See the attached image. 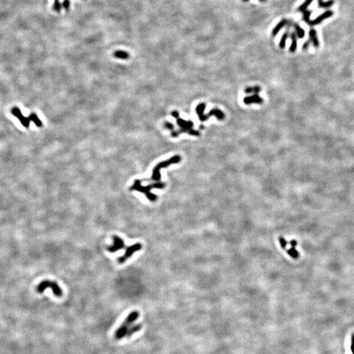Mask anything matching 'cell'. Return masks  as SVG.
<instances>
[{
    "instance_id": "cell-10",
    "label": "cell",
    "mask_w": 354,
    "mask_h": 354,
    "mask_svg": "<svg viewBox=\"0 0 354 354\" xmlns=\"http://www.w3.org/2000/svg\"><path fill=\"white\" fill-rule=\"evenodd\" d=\"M243 102L246 104H251L252 103L261 104L263 103V99L259 96L258 94H255L250 96H247L243 99Z\"/></svg>"
},
{
    "instance_id": "cell-23",
    "label": "cell",
    "mask_w": 354,
    "mask_h": 354,
    "mask_svg": "<svg viewBox=\"0 0 354 354\" xmlns=\"http://www.w3.org/2000/svg\"><path fill=\"white\" fill-rule=\"evenodd\" d=\"M287 253H288L290 256L293 257V259H298V256H299L298 252L295 249V247H292V248L289 249L287 251Z\"/></svg>"
},
{
    "instance_id": "cell-16",
    "label": "cell",
    "mask_w": 354,
    "mask_h": 354,
    "mask_svg": "<svg viewBox=\"0 0 354 354\" xmlns=\"http://www.w3.org/2000/svg\"><path fill=\"white\" fill-rule=\"evenodd\" d=\"M114 56L115 58H117V59H119L127 60L129 59V54L126 51H122V50H118V51H115L114 53Z\"/></svg>"
},
{
    "instance_id": "cell-34",
    "label": "cell",
    "mask_w": 354,
    "mask_h": 354,
    "mask_svg": "<svg viewBox=\"0 0 354 354\" xmlns=\"http://www.w3.org/2000/svg\"><path fill=\"white\" fill-rule=\"evenodd\" d=\"M204 127H203V125H200V129H203Z\"/></svg>"
},
{
    "instance_id": "cell-12",
    "label": "cell",
    "mask_w": 354,
    "mask_h": 354,
    "mask_svg": "<svg viewBox=\"0 0 354 354\" xmlns=\"http://www.w3.org/2000/svg\"><path fill=\"white\" fill-rule=\"evenodd\" d=\"M309 40L310 41H312V43H313V46L316 47V48H318L319 46V40L317 38V33L316 31L314 30V29H311V30H309Z\"/></svg>"
},
{
    "instance_id": "cell-24",
    "label": "cell",
    "mask_w": 354,
    "mask_h": 354,
    "mask_svg": "<svg viewBox=\"0 0 354 354\" xmlns=\"http://www.w3.org/2000/svg\"><path fill=\"white\" fill-rule=\"evenodd\" d=\"M303 13H304V16H303L304 21L305 22H306L307 24H308V23L309 22V21H310L309 17H310V15H311L312 11H305L303 12Z\"/></svg>"
},
{
    "instance_id": "cell-3",
    "label": "cell",
    "mask_w": 354,
    "mask_h": 354,
    "mask_svg": "<svg viewBox=\"0 0 354 354\" xmlns=\"http://www.w3.org/2000/svg\"><path fill=\"white\" fill-rule=\"evenodd\" d=\"M205 106L206 105L205 103H201L199 104L196 108V111L198 115L199 119H200L201 122H205V120L208 119L212 115L216 116V118L220 120H222L225 118L224 113L219 109H212L209 111V113L208 114L205 115L203 114V112H204Z\"/></svg>"
},
{
    "instance_id": "cell-7",
    "label": "cell",
    "mask_w": 354,
    "mask_h": 354,
    "mask_svg": "<svg viewBox=\"0 0 354 354\" xmlns=\"http://www.w3.org/2000/svg\"><path fill=\"white\" fill-rule=\"evenodd\" d=\"M112 239L114 241V244L110 245L107 247V250L111 253H114L125 248L124 241L118 235H113Z\"/></svg>"
},
{
    "instance_id": "cell-26",
    "label": "cell",
    "mask_w": 354,
    "mask_h": 354,
    "mask_svg": "<svg viewBox=\"0 0 354 354\" xmlns=\"http://www.w3.org/2000/svg\"><path fill=\"white\" fill-rule=\"evenodd\" d=\"M279 243H280L281 247H282L283 249L286 248V246H287V241H286V240L283 238V237H279Z\"/></svg>"
},
{
    "instance_id": "cell-21",
    "label": "cell",
    "mask_w": 354,
    "mask_h": 354,
    "mask_svg": "<svg viewBox=\"0 0 354 354\" xmlns=\"http://www.w3.org/2000/svg\"><path fill=\"white\" fill-rule=\"evenodd\" d=\"M313 0H305V2L299 7L298 11L300 12H304L305 11H306L307 8L313 2Z\"/></svg>"
},
{
    "instance_id": "cell-19",
    "label": "cell",
    "mask_w": 354,
    "mask_h": 354,
    "mask_svg": "<svg viewBox=\"0 0 354 354\" xmlns=\"http://www.w3.org/2000/svg\"><path fill=\"white\" fill-rule=\"evenodd\" d=\"M30 119H31L32 122H33V123H34L36 125L37 127H42V125H43V124H42L41 121L40 119V118H39L37 117V115L36 114H33V113L32 114L30 115Z\"/></svg>"
},
{
    "instance_id": "cell-4",
    "label": "cell",
    "mask_w": 354,
    "mask_h": 354,
    "mask_svg": "<svg viewBox=\"0 0 354 354\" xmlns=\"http://www.w3.org/2000/svg\"><path fill=\"white\" fill-rule=\"evenodd\" d=\"M181 161V158L180 156H174L171 159H169L167 161H164L161 163H159L153 169L152 176L151 178V180L155 181H159L161 179V174H160V170L161 169L167 167L171 165L178 163Z\"/></svg>"
},
{
    "instance_id": "cell-33",
    "label": "cell",
    "mask_w": 354,
    "mask_h": 354,
    "mask_svg": "<svg viewBox=\"0 0 354 354\" xmlns=\"http://www.w3.org/2000/svg\"><path fill=\"white\" fill-rule=\"evenodd\" d=\"M243 2H248L249 0H243ZM259 1L261 2H264L266 1V0H259Z\"/></svg>"
},
{
    "instance_id": "cell-13",
    "label": "cell",
    "mask_w": 354,
    "mask_h": 354,
    "mask_svg": "<svg viewBox=\"0 0 354 354\" xmlns=\"http://www.w3.org/2000/svg\"><path fill=\"white\" fill-rule=\"evenodd\" d=\"M288 24V21L287 20H285V19H283V20L281 21L277 25H276L274 28L272 30V36H275L278 34L279 33V32L285 26L287 25Z\"/></svg>"
},
{
    "instance_id": "cell-28",
    "label": "cell",
    "mask_w": 354,
    "mask_h": 354,
    "mask_svg": "<svg viewBox=\"0 0 354 354\" xmlns=\"http://www.w3.org/2000/svg\"><path fill=\"white\" fill-rule=\"evenodd\" d=\"M63 6H64L66 10H68L70 6V2L69 0H64V2H63Z\"/></svg>"
},
{
    "instance_id": "cell-8",
    "label": "cell",
    "mask_w": 354,
    "mask_h": 354,
    "mask_svg": "<svg viewBox=\"0 0 354 354\" xmlns=\"http://www.w3.org/2000/svg\"><path fill=\"white\" fill-rule=\"evenodd\" d=\"M11 113L13 115H14V116H15L16 118L18 119V120L20 121V122L24 127L26 128H29V127H30V122H32L30 116H29L28 118L25 117V116L22 114L20 109L18 108H13L11 110Z\"/></svg>"
},
{
    "instance_id": "cell-32",
    "label": "cell",
    "mask_w": 354,
    "mask_h": 354,
    "mask_svg": "<svg viewBox=\"0 0 354 354\" xmlns=\"http://www.w3.org/2000/svg\"><path fill=\"white\" fill-rule=\"evenodd\" d=\"M290 243L293 247H295L297 245V241H295V240H292L291 241H290Z\"/></svg>"
},
{
    "instance_id": "cell-22",
    "label": "cell",
    "mask_w": 354,
    "mask_h": 354,
    "mask_svg": "<svg viewBox=\"0 0 354 354\" xmlns=\"http://www.w3.org/2000/svg\"><path fill=\"white\" fill-rule=\"evenodd\" d=\"M260 91H261L260 87H259L258 86H255V87H247V88L245 90L246 93H254L255 94H258Z\"/></svg>"
},
{
    "instance_id": "cell-9",
    "label": "cell",
    "mask_w": 354,
    "mask_h": 354,
    "mask_svg": "<svg viewBox=\"0 0 354 354\" xmlns=\"http://www.w3.org/2000/svg\"><path fill=\"white\" fill-rule=\"evenodd\" d=\"M333 15V12L332 11H327L325 12H324L323 14H320L319 17H317V18H316L313 21H310L308 23V25L311 26H316L319 25L321 22H322L324 20H325V19L331 17Z\"/></svg>"
},
{
    "instance_id": "cell-25",
    "label": "cell",
    "mask_w": 354,
    "mask_h": 354,
    "mask_svg": "<svg viewBox=\"0 0 354 354\" xmlns=\"http://www.w3.org/2000/svg\"><path fill=\"white\" fill-rule=\"evenodd\" d=\"M53 9L56 12H60L61 9V5L59 0H54V5H53Z\"/></svg>"
},
{
    "instance_id": "cell-5",
    "label": "cell",
    "mask_w": 354,
    "mask_h": 354,
    "mask_svg": "<svg viewBox=\"0 0 354 354\" xmlns=\"http://www.w3.org/2000/svg\"><path fill=\"white\" fill-rule=\"evenodd\" d=\"M49 288L56 297H61L62 296V290L55 281L49 280H44L37 285L36 288L37 291L39 293H42L45 289Z\"/></svg>"
},
{
    "instance_id": "cell-27",
    "label": "cell",
    "mask_w": 354,
    "mask_h": 354,
    "mask_svg": "<svg viewBox=\"0 0 354 354\" xmlns=\"http://www.w3.org/2000/svg\"><path fill=\"white\" fill-rule=\"evenodd\" d=\"M164 127H165L166 129H169V130H173L174 129V125H173V123H170V122H166L165 123H164Z\"/></svg>"
},
{
    "instance_id": "cell-29",
    "label": "cell",
    "mask_w": 354,
    "mask_h": 354,
    "mask_svg": "<svg viewBox=\"0 0 354 354\" xmlns=\"http://www.w3.org/2000/svg\"><path fill=\"white\" fill-rule=\"evenodd\" d=\"M309 43H310V41H305V42L304 43V45H303V46H302V49L304 50V51H305V50H307V49H308L309 45Z\"/></svg>"
},
{
    "instance_id": "cell-2",
    "label": "cell",
    "mask_w": 354,
    "mask_h": 354,
    "mask_svg": "<svg viewBox=\"0 0 354 354\" xmlns=\"http://www.w3.org/2000/svg\"><path fill=\"white\" fill-rule=\"evenodd\" d=\"M138 317H139L138 312L133 311L132 312H130L128 315V316L126 317L124 322L122 324V325H121L117 329V331H115V338L117 339V340H120V339L126 336V334H127V333L130 326L138 318Z\"/></svg>"
},
{
    "instance_id": "cell-6",
    "label": "cell",
    "mask_w": 354,
    "mask_h": 354,
    "mask_svg": "<svg viewBox=\"0 0 354 354\" xmlns=\"http://www.w3.org/2000/svg\"><path fill=\"white\" fill-rule=\"evenodd\" d=\"M142 249V245L140 243H135L134 245L127 247L126 249L125 253L123 256H119L118 259V261L119 264H123L125 262L129 259L134 253L137 252Z\"/></svg>"
},
{
    "instance_id": "cell-31",
    "label": "cell",
    "mask_w": 354,
    "mask_h": 354,
    "mask_svg": "<svg viewBox=\"0 0 354 354\" xmlns=\"http://www.w3.org/2000/svg\"><path fill=\"white\" fill-rule=\"evenodd\" d=\"M351 350L352 353L354 354V334L353 335L352 337V345H351Z\"/></svg>"
},
{
    "instance_id": "cell-15",
    "label": "cell",
    "mask_w": 354,
    "mask_h": 354,
    "mask_svg": "<svg viewBox=\"0 0 354 354\" xmlns=\"http://www.w3.org/2000/svg\"><path fill=\"white\" fill-rule=\"evenodd\" d=\"M142 329V324L134 325H133L132 327H130L127 333V334H126V336H127V337L131 336L133 334L140 331V329Z\"/></svg>"
},
{
    "instance_id": "cell-18",
    "label": "cell",
    "mask_w": 354,
    "mask_h": 354,
    "mask_svg": "<svg viewBox=\"0 0 354 354\" xmlns=\"http://www.w3.org/2000/svg\"><path fill=\"white\" fill-rule=\"evenodd\" d=\"M318 6L320 8H328L331 7L334 4L333 0H329L328 2H323V0H317Z\"/></svg>"
},
{
    "instance_id": "cell-14",
    "label": "cell",
    "mask_w": 354,
    "mask_h": 354,
    "mask_svg": "<svg viewBox=\"0 0 354 354\" xmlns=\"http://www.w3.org/2000/svg\"><path fill=\"white\" fill-rule=\"evenodd\" d=\"M290 39L292 40L291 45L290 46L289 51L291 53L295 52V51L297 49V34L294 32H292L290 33Z\"/></svg>"
},
{
    "instance_id": "cell-1",
    "label": "cell",
    "mask_w": 354,
    "mask_h": 354,
    "mask_svg": "<svg viewBox=\"0 0 354 354\" xmlns=\"http://www.w3.org/2000/svg\"><path fill=\"white\" fill-rule=\"evenodd\" d=\"M165 186V184L163 183V182H157V183L150 184V185H148L146 186H142V184H141V181H140V180H138V179H137V180H135L134 181L133 186L130 187V190H136V191H138L139 192L143 193L150 201L154 202L157 200L158 197H157V196H156L155 194H154V193H152L150 191H151V190L153 188L162 189Z\"/></svg>"
},
{
    "instance_id": "cell-30",
    "label": "cell",
    "mask_w": 354,
    "mask_h": 354,
    "mask_svg": "<svg viewBox=\"0 0 354 354\" xmlns=\"http://www.w3.org/2000/svg\"><path fill=\"white\" fill-rule=\"evenodd\" d=\"M171 115H172L173 117H174V118H177V119L179 118V113L176 110L173 111L171 112Z\"/></svg>"
},
{
    "instance_id": "cell-20",
    "label": "cell",
    "mask_w": 354,
    "mask_h": 354,
    "mask_svg": "<svg viewBox=\"0 0 354 354\" xmlns=\"http://www.w3.org/2000/svg\"><path fill=\"white\" fill-rule=\"evenodd\" d=\"M289 36V32L288 31H286L284 33L283 35L282 36L281 38V40L279 42V47L281 49H284L285 45H286V41H287V38Z\"/></svg>"
},
{
    "instance_id": "cell-11",
    "label": "cell",
    "mask_w": 354,
    "mask_h": 354,
    "mask_svg": "<svg viewBox=\"0 0 354 354\" xmlns=\"http://www.w3.org/2000/svg\"><path fill=\"white\" fill-rule=\"evenodd\" d=\"M177 122L182 129H192L193 126V123L192 121H188L187 122V121L181 118H178Z\"/></svg>"
},
{
    "instance_id": "cell-17",
    "label": "cell",
    "mask_w": 354,
    "mask_h": 354,
    "mask_svg": "<svg viewBox=\"0 0 354 354\" xmlns=\"http://www.w3.org/2000/svg\"><path fill=\"white\" fill-rule=\"evenodd\" d=\"M293 26L294 28V30L296 32V34L297 35L298 37L300 39H302L304 38V36H305V32L304 29H302L301 27H300L298 24H294Z\"/></svg>"
}]
</instances>
